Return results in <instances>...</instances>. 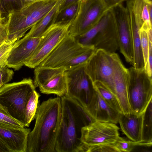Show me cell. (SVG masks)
<instances>
[{"label": "cell", "mask_w": 152, "mask_h": 152, "mask_svg": "<svg viewBox=\"0 0 152 152\" xmlns=\"http://www.w3.org/2000/svg\"><path fill=\"white\" fill-rule=\"evenodd\" d=\"M95 50L93 45H83L68 34L39 66L68 70L86 63Z\"/></svg>", "instance_id": "277c9868"}, {"label": "cell", "mask_w": 152, "mask_h": 152, "mask_svg": "<svg viewBox=\"0 0 152 152\" xmlns=\"http://www.w3.org/2000/svg\"><path fill=\"white\" fill-rule=\"evenodd\" d=\"M1 11L8 13L10 12L21 8L18 0H0Z\"/></svg>", "instance_id": "f546056e"}, {"label": "cell", "mask_w": 152, "mask_h": 152, "mask_svg": "<svg viewBox=\"0 0 152 152\" xmlns=\"http://www.w3.org/2000/svg\"></svg>", "instance_id": "b9f144b4"}, {"label": "cell", "mask_w": 152, "mask_h": 152, "mask_svg": "<svg viewBox=\"0 0 152 152\" xmlns=\"http://www.w3.org/2000/svg\"><path fill=\"white\" fill-rule=\"evenodd\" d=\"M29 129L14 128L0 124V139L9 152H27Z\"/></svg>", "instance_id": "9a60e30c"}, {"label": "cell", "mask_w": 152, "mask_h": 152, "mask_svg": "<svg viewBox=\"0 0 152 152\" xmlns=\"http://www.w3.org/2000/svg\"><path fill=\"white\" fill-rule=\"evenodd\" d=\"M2 12L0 10V21L1 20L2 18L1 17V14H2Z\"/></svg>", "instance_id": "f35d334b"}, {"label": "cell", "mask_w": 152, "mask_h": 152, "mask_svg": "<svg viewBox=\"0 0 152 152\" xmlns=\"http://www.w3.org/2000/svg\"><path fill=\"white\" fill-rule=\"evenodd\" d=\"M119 130L115 124L94 121L82 128L81 140L88 146L114 144Z\"/></svg>", "instance_id": "7c38bea8"}, {"label": "cell", "mask_w": 152, "mask_h": 152, "mask_svg": "<svg viewBox=\"0 0 152 152\" xmlns=\"http://www.w3.org/2000/svg\"><path fill=\"white\" fill-rule=\"evenodd\" d=\"M87 145L86 152H118L114 144Z\"/></svg>", "instance_id": "4dcf8cb0"}, {"label": "cell", "mask_w": 152, "mask_h": 152, "mask_svg": "<svg viewBox=\"0 0 152 152\" xmlns=\"http://www.w3.org/2000/svg\"><path fill=\"white\" fill-rule=\"evenodd\" d=\"M85 110L94 121L115 124L118 122L119 113L108 105L95 89Z\"/></svg>", "instance_id": "e0dca14e"}, {"label": "cell", "mask_w": 152, "mask_h": 152, "mask_svg": "<svg viewBox=\"0 0 152 152\" xmlns=\"http://www.w3.org/2000/svg\"><path fill=\"white\" fill-rule=\"evenodd\" d=\"M86 63L66 71L65 95L76 101L85 110L95 91L93 83L85 71Z\"/></svg>", "instance_id": "30bf717a"}, {"label": "cell", "mask_w": 152, "mask_h": 152, "mask_svg": "<svg viewBox=\"0 0 152 152\" xmlns=\"http://www.w3.org/2000/svg\"><path fill=\"white\" fill-rule=\"evenodd\" d=\"M9 22L5 18H2L0 21V45L8 38Z\"/></svg>", "instance_id": "836d02e7"}, {"label": "cell", "mask_w": 152, "mask_h": 152, "mask_svg": "<svg viewBox=\"0 0 152 152\" xmlns=\"http://www.w3.org/2000/svg\"><path fill=\"white\" fill-rule=\"evenodd\" d=\"M151 101L144 112L142 142H152V104Z\"/></svg>", "instance_id": "cb8c5ba5"}, {"label": "cell", "mask_w": 152, "mask_h": 152, "mask_svg": "<svg viewBox=\"0 0 152 152\" xmlns=\"http://www.w3.org/2000/svg\"><path fill=\"white\" fill-rule=\"evenodd\" d=\"M121 61L116 53L97 49L86 61L85 71L92 83L96 81L102 83L116 96L115 74L117 66Z\"/></svg>", "instance_id": "52a82bcc"}, {"label": "cell", "mask_w": 152, "mask_h": 152, "mask_svg": "<svg viewBox=\"0 0 152 152\" xmlns=\"http://www.w3.org/2000/svg\"><path fill=\"white\" fill-rule=\"evenodd\" d=\"M110 15L106 24L96 34L93 39L92 45L95 50H104L110 53H115L119 49L117 29L111 9Z\"/></svg>", "instance_id": "2e32d148"}, {"label": "cell", "mask_w": 152, "mask_h": 152, "mask_svg": "<svg viewBox=\"0 0 152 152\" xmlns=\"http://www.w3.org/2000/svg\"><path fill=\"white\" fill-rule=\"evenodd\" d=\"M54 18L40 37L39 42L32 55L25 64L26 66L35 68L38 66L68 34V29L73 18L58 22H55Z\"/></svg>", "instance_id": "9c48e42d"}, {"label": "cell", "mask_w": 152, "mask_h": 152, "mask_svg": "<svg viewBox=\"0 0 152 152\" xmlns=\"http://www.w3.org/2000/svg\"><path fill=\"white\" fill-rule=\"evenodd\" d=\"M66 72L64 68L38 66L34 71V84L41 93L61 97L66 91Z\"/></svg>", "instance_id": "8fae6325"}, {"label": "cell", "mask_w": 152, "mask_h": 152, "mask_svg": "<svg viewBox=\"0 0 152 152\" xmlns=\"http://www.w3.org/2000/svg\"><path fill=\"white\" fill-rule=\"evenodd\" d=\"M0 10L1 11V7H0Z\"/></svg>", "instance_id": "60d3db41"}, {"label": "cell", "mask_w": 152, "mask_h": 152, "mask_svg": "<svg viewBox=\"0 0 152 152\" xmlns=\"http://www.w3.org/2000/svg\"><path fill=\"white\" fill-rule=\"evenodd\" d=\"M14 74L12 70L4 67H0V85L7 83L12 79Z\"/></svg>", "instance_id": "d6a6232c"}, {"label": "cell", "mask_w": 152, "mask_h": 152, "mask_svg": "<svg viewBox=\"0 0 152 152\" xmlns=\"http://www.w3.org/2000/svg\"><path fill=\"white\" fill-rule=\"evenodd\" d=\"M16 42L7 39L0 45V67H4L6 66L9 53Z\"/></svg>", "instance_id": "f1b7e54d"}, {"label": "cell", "mask_w": 152, "mask_h": 152, "mask_svg": "<svg viewBox=\"0 0 152 152\" xmlns=\"http://www.w3.org/2000/svg\"><path fill=\"white\" fill-rule=\"evenodd\" d=\"M61 113V101L59 96L50 98L38 105L35 126L28 137L27 152H56Z\"/></svg>", "instance_id": "6da1fadb"}, {"label": "cell", "mask_w": 152, "mask_h": 152, "mask_svg": "<svg viewBox=\"0 0 152 152\" xmlns=\"http://www.w3.org/2000/svg\"><path fill=\"white\" fill-rule=\"evenodd\" d=\"M144 114V113L138 114L131 111L128 113H119L118 123L121 131L129 140L142 142Z\"/></svg>", "instance_id": "ac0fdd59"}, {"label": "cell", "mask_w": 152, "mask_h": 152, "mask_svg": "<svg viewBox=\"0 0 152 152\" xmlns=\"http://www.w3.org/2000/svg\"><path fill=\"white\" fill-rule=\"evenodd\" d=\"M127 0H104L105 4L109 9L113 7L122 4Z\"/></svg>", "instance_id": "d590c367"}, {"label": "cell", "mask_w": 152, "mask_h": 152, "mask_svg": "<svg viewBox=\"0 0 152 152\" xmlns=\"http://www.w3.org/2000/svg\"><path fill=\"white\" fill-rule=\"evenodd\" d=\"M0 124L15 128L25 127L23 124L13 118L10 114L7 109L0 103Z\"/></svg>", "instance_id": "d4e9b609"}, {"label": "cell", "mask_w": 152, "mask_h": 152, "mask_svg": "<svg viewBox=\"0 0 152 152\" xmlns=\"http://www.w3.org/2000/svg\"><path fill=\"white\" fill-rule=\"evenodd\" d=\"M40 40L25 35L17 41L10 50L7 59L6 66L15 70L20 69L32 55Z\"/></svg>", "instance_id": "5bb4252c"}, {"label": "cell", "mask_w": 152, "mask_h": 152, "mask_svg": "<svg viewBox=\"0 0 152 152\" xmlns=\"http://www.w3.org/2000/svg\"><path fill=\"white\" fill-rule=\"evenodd\" d=\"M128 78V69L125 67L121 61L115 71L114 83L115 95L124 113L131 112L127 93Z\"/></svg>", "instance_id": "d6986e66"}, {"label": "cell", "mask_w": 152, "mask_h": 152, "mask_svg": "<svg viewBox=\"0 0 152 152\" xmlns=\"http://www.w3.org/2000/svg\"><path fill=\"white\" fill-rule=\"evenodd\" d=\"M93 83L94 89L108 105L119 113H123L119 101L114 94L99 81H95Z\"/></svg>", "instance_id": "603a6c76"}, {"label": "cell", "mask_w": 152, "mask_h": 152, "mask_svg": "<svg viewBox=\"0 0 152 152\" xmlns=\"http://www.w3.org/2000/svg\"><path fill=\"white\" fill-rule=\"evenodd\" d=\"M128 69L127 96L131 111L144 113L152 97V78L144 68Z\"/></svg>", "instance_id": "8992f818"}, {"label": "cell", "mask_w": 152, "mask_h": 152, "mask_svg": "<svg viewBox=\"0 0 152 152\" xmlns=\"http://www.w3.org/2000/svg\"><path fill=\"white\" fill-rule=\"evenodd\" d=\"M2 86H1V85H0V88Z\"/></svg>", "instance_id": "ab89813d"}, {"label": "cell", "mask_w": 152, "mask_h": 152, "mask_svg": "<svg viewBox=\"0 0 152 152\" xmlns=\"http://www.w3.org/2000/svg\"><path fill=\"white\" fill-rule=\"evenodd\" d=\"M78 1L58 13L55 17V22L65 21L73 19L77 10Z\"/></svg>", "instance_id": "4316f807"}, {"label": "cell", "mask_w": 152, "mask_h": 152, "mask_svg": "<svg viewBox=\"0 0 152 152\" xmlns=\"http://www.w3.org/2000/svg\"><path fill=\"white\" fill-rule=\"evenodd\" d=\"M62 1V0H58L52 9L33 26L26 35L32 37H40L51 24L54 17L58 13Z\"/></svg>", "instance_id": "44dd1931"}, {"label": "cell", "mask_w": 152, "mask_h": 152, "mask_svg": "<svg viewBox=\"0 0 152 152\" xmlns=\"http://www.w3.org/2000/svg\"><path fill=\"white\" fill-rule=\"evenodd\" d=\"M36 0H18L20 4L21 7L28 3Z\"/></svg>", "instance_id": "74e56055"}, {"label": "cell", "mask_w": 152, "mask_h": 152, "mask_svg": "<svg viewBox=\"0 0 152 152\" xmlns=\"http://www.w3.org/2000/svg\"><path fill=\"white\" fill-rule=\"evenodd\" d=\"M58 0H37L8 13L7 39L16 41L36 24L55 6Z\"/></svg>", "instance_id": "3957f363"}, {"label": "cell", "mask_w": 152, "mask_h": 152, "mask_svg": "<svg viewBox=\"0 0 152 152\" xmlns=\"http://www.w3.org/2000/svg\"><path fill=\"white\" fill-rule=\"evenodd\" d=\"M110 12L109 9L92 28L85 33L76 37L77 41L85 46H91L93 40L96 34L106 24L110 18Z\"/></svg>", "instance_id": "7402d4cb"}, {"label": "cell", "mask_w": 152, "mask_h": 152, "mask_svg": "<svg viewBox=\"0 0 152 152\" xmlns=\"http://www.w3.org/2000/svg\"><path fill=\"white\" fill-rule=\"evenodd\" d=\"M109 10L104 0H79L77 13L68 29L69 34L76 37L85 33Z\"/></svg>", "instance_id": "ba28073f"}, {"label": "cell", "mask_w": 152, "mask_h": 152, "mask_svg": "<svg viewBox=\"0 0 152 152\" xmlns=\"http://www.w3.org/2000/svg\"><path fill=\"white\" fill-rule=\"evenodd\" d=\"M149 39V50L148 62L144 68L146 72L150 77H152V28L148 30Z\"/></svg>", "instance_id": "1f68e13d"}, {"label": "cell", "mask_w": 152, "mask_h": 152, "mask_svg": "<svg viewBox=\"0 0 152 152\" xmlns=\"http://www.w3.org/2000/svg\"><path fill=\"white\" fill-rule=\"evenodd\" d=\"M130 27L133 54L132 66L136 68H144L139 30L142 25L134 19L132 14L128 13Z\"/></svg>", "instance_id": "ffe728a7"}, {"label": "cell", "mask_w": 152, "mask_h": 152, "mask_svg": "<svg viewBox=\"0 0 152 152\" xmlns=\"http://www.w3.org/2000/svg\"><path fill=\"white\" fill-rule=\"evenodd\" d=\"M111 9L117 29L119 49L126 61L132 65L133 51L127 11L122 3Z\"/></svg>", "instance_id": "4fadbf2b"}, {"label": "cell", "mask_w": 152, "mask_h": 152, "mask_svg": "<svg viewBox=\"0 0 152 152\" xmlns=\"http://www.w3.org/2000/svg\"><path fill=\"white\" fill-rule=\"evenodd\" d=\"M61 97V117L55 145L56 152H86L81 140L83 127L94 121L75 100L65 95Z\"/></svg>", "instance_id": "7a4b0ae2"}, {"label": "cell", "mask_w": 152, "mask_h": 152, "mask_svg": "<svg viewBox=\"0 0 152 152\" xmlns=\"http://www.w3.org/2000/svg\"><path fill=\"white\" fill-rule=\"evenodd\" d=\"M137 143V142L127 140L119 136L114 144L118 152H131L134 151Z\"/></svg>", "instance_id": "83f0119b"}, {"label": "cell", "mask_w": 152, "mask_h": 152, "mask_svg": "<svg viewBox=\"0 0 152 152\" xmlns=\"http://www.w3.org/2000/svg\"><path fill=\"white\" fill-rule=\"evenodd\" d=\"M79 0H62L59 9L58 13L70 5L78 1Z\"/></svg>", "instance_id": "e575fe53"}, {"label": "cell", "mask_w": 152, "mask_h": 152, "mask_svg": "<svg viewBox=\"0 0 152 152\" xmlns=\"http://www.w3.org/2000/svg\"><path fill=\"white\" fill-rule=\"evenodd\" d=\"M150 28L152 27H149L144 24L139 30L141 47L144 61V67L147 65L148 59L149 44L148 30Z\"/></svg>", "instance_id": "484cf974"}, {"label": "cell", "mask_w": 152, "mask_h": 152, "mask_svg": "<svg viewBox=\"0 0 152 152\" xmlns=\"http://www.w3.org/2000/svg\"><path fill=\"white\" fill-rule=\"evenodd\" d=\"M0 152H9V151L0 139Z\"/></svg>", "instance_id": "8d00e7d4"}, {"label": "cell", "mask_w": 152, "mask_h": 152, "mask_svg": "<svg viewBox=\"0 0 152 152\" xmlns=\"http://www.w3.org/2000/svg\"><path fill=\"white\" fill-rule=\"evenodd\" d=\"M33 80L30 78L10 83L0 88V103L5 107L14 118L27 127L25 115L26 105L36 91Z\"/></svg>", "instance_id": "5b68a950"}]
</instances>
